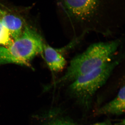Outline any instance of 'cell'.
<instances>
[{
  "label": "cell",
  "instance_id": "cell-4",
  "mask_svg": "<svg viewBox=\"0 0 125 125\" xmlns=\"http://www.w3.org/2000/svg\"><path fill=\"white\" fill-rule=\"evenodd\" d=\"M44 43L36 30L25 24L20 37L9 46H0V65L14 64L29 67L34 57L43 54Z\"/></svg>",
  "mask_w": 125,
  "mask_h": 125
},
{
  "label": "cell",
  "instance_id": "cell-7",
  "mask_svg": "<svg viewBox=\"0 0 125 125\" xmlns=\"http://www.w3.org/2000/svg\"><path fill=\"white\" fill-rule=\"evenodd\" d=\"M42 125H78L64 109L55 107L49 110L44 116Z\"/></svg>",
  "mask_w": 125,
  "mask_h": 125
},
{
  "label": "cell",
  "instance_id": "cell-3",
  "mask_svg": "<svg viewBox=\"0 0 125 125\" xmlns=\"http://www.w3.org/2000/svg\"><path fill=\"white\" fill-rule=\"evenodd\" d=\"M125 60L123 51L101 67L78 77L62 89L66 96L80 108L83 115H87L92 109L96 94L107 83Z\"/></svg>",
  "mask_w": 125,
  "mask_h": 125
},
{
  "label": "cell",
  "instance_id": "cell-6",
  "mask_svg": "<svg viewBox=\"0 0 125 125\" xmlns=\"http://www.w3.org/2000/svg\"><path fill=\"white\" fill-rule=\"evenodd\" d=\"M125 83L119 88L115 98L105 105L97 108L94 116L106 115L120 116L125 113Z\"/></svg>",
  "mask_w": 125,
  "mask_h": 125
},
{
  "label": "cell",
  "instance_id": "cell-11",
  "mask_svg": "<svg viewBox=\"0 0 125 125\" xmlns=\"http://www.w3.org/2000/svg\"><path fill=\"white\" fill-rule=\"evenodd\" d=\"M6 13V12L2 10L0 7V17H1L2 16L4 15Z\"/></svg>",
  "mask_w": 125,
  "mask_h": 125
},
{
  "label": "cell",
  "instance_id": "cell-5",
  "mask_svg": "<svg viewBox=\"0 0 125 125\" xmlns=\"http://www.w3.org/2000/svg\"><path fill=\"white\" fill-rule=\"evenodd\" d=\"M64 47L54 48L44 43L43 54L48 66L54 73L64 71L67 66L66 55L67 52Z\"/></svg>",
  "mask_w": 125,
  "mask_h": 125
},
{
  "label": "cell",
  "instance_id": "cell-9",
  "mask_svg": "<svg viewBox=\"0 0 125 125\" xmlns=\"http://www.w3.org/2000/svg\"><path fill=\"white\" fill-rule=\"evenodd\" d=\"M14 41L9 31L2 24L0 18V46H9Z\"/></svg>",
  "mask_w": 125,
  "mask_h": 125
},
{
  "label": "cell",
  "instance_id": "cell-10",
  "mask_svg": "<svg viewBox=\"0 0 125 125\" xmlns=\"http://www.w3.org/2000/svg\"><path fill=\"white\" fill-rule=\"evenodd\" d=\"M78 125H79L78 124ZM113 125L112 124L111 122L109 120V119H107L104 121L102 122H98L94 123V124H92V125Z\"/></svg>",
  "mask_w": 125,
  "mask_h": 125
},
{
  "label": "cell",
  "instance_id": "cell-1",
  "mask_svg": "<svg viewBox=\"0 0 125 125\" xmlns=\"http://www.w3.org/2000/svg\"><path fill=\"white\" fill-rule=\"evenodd\" d=\"M55 1L62 29L70 41H83L91 32L114 36L125 25V0Z\"/></svg>",
  "mask_w": 125,
  "mask_h": 125
},
{
  "label": "cell",
  "instance_id": "cell-8",
  "mask_svg": "<svg viewBox=\"0 0 125 125\" xmlns=\"http://www.w3.org/2000/svg\"><path fill=\"white\" fill-rule=\"evenodd\" d=\"M0 18L2 24L9 31L14 41L20 37L22 34L25 25L20 17L6 13Z\"/></svg>",
  "mask_w": 125,
  "mask_h": 125
},
{
  "label": "cell",
  "instance_id": "cell-2",
  "mask_svg": "<svg viewBox=\"0 0 125 125\" xmlns=\"http://www.w3.org/2000/svg\"><path fill=\"white\" fill-rule=\"evenodd\" d=\"M125 39L121 37L107 42L94 43L75 56L61 76L53 83L62 89L80 76L93 71L115 58L124 50Z\"/></svg>",
  "mask_w": 125,
  "mask_h": 125
}]
</instances>
